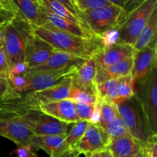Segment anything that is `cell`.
Listing matches in <instances>:
<instances>
[{
    "instance_id": "ba28073f",
    "label": "cell",
    "mask_w": 157,
    "mask_h": 157,
    "mask_svg": "<svg viewBox=\"0 0 157 157\" xmlns=\"http://www.w3.org/2000/svg\"><path fill=\"white\" fill-rule=\"evenodd\" d=\"M79 68L71 67L58 71L25 74L28 79V84L25 93L40 91L61 84L67 79L73 78Z\"/></svg>"
},
{
    "instance_id": "d4e9b609",
    "label": "cell",
    "mask_w": 157,
    "mask_h": 157,
    "mask_svg": "<svg viewBox=\"0 0 157 157\" xmlns=\"http://www.w3.org/2000/svg\"><path fill=\"white\" fill-rule=\"evenodd\" d=\"M97 94L98 101H107L117 105L118 95L117 80L111 79L102 84H97Z\"/></svg>"
},
{
    "instance_id": "8d00e7d4",
    "label": "cell",
    "mask_w": 157,
    "mask_h": 157,
    "mask_svg": "<svg viewBox=\"0 0 157 157\" xmlns=\"http://www.w3.org/2000/svg\"><path fill=\"white\" fill-rule=\"evenodd\" d=\"M9 69L8 65L7 59H6V55L5 53L4 48H0V74L2 75H6L8 76Z\"/></svg>"
},
{
    "instance_id": "f35d334b",
    "label": "cell",
    "mask_w": 157,
    "mask_h": 157,
    "mask_svg": "<svg viewBox=\"0 0 157 157\" xmlns=\"http://www.w3.org/2000/svg\"><path fill=\"white\" fill-rule=\"evenodd\" d=\"M100 121H101V103L98 101L97 104H95L94 110L92 113L89 122L91 123V124L100 125Z\"/></svg>"
},
{
    "instance_id": "8992f818",
    "label": "cell",
    "mask_w": 157,
    "mask_h": 157,
    "mask_svg": "<svg viewBox=\"0 0 157 157\" xmlns=\"http://www.w3.org/2000/svg\"><path fill=\"white\" fill-rule=\"evenodd\" d=\"M78 15L83 23L98 37L110 29H119L125 19L124 11L114 5L78 12Z\"/></svg>"
},
{
    "instance_id": "1f68e13d",
    "label": "cell",
    "mask_w": 157,
    "mask_h": 157,
    "mask_svg": "<svg viewBox=\"0 0 157 157\" xmlns=\"http://www.w3.org/2000/svg\"><path fill=\"white\" fill-rule=\"evenodd\" d=\"M75 113L80 121H90L92 113L94 110L95 104H85V103H74Z\"/></svg>"
},
{
    "instance_id": "4fadbf2b",
    "label": "cell",
    "mask_w": 157,
    "mask_h": 157,
    "mask_svg": "<svg viewBox=\"0 0 157 157\" xmlns=\"http://www.w3.org/2000/svg\"><path fill=\"white\" fill-rule=\"evenodd\" d=\"M88 59L87 58L75 56L61 51H56L45 63L37 67L27 69L25 74L58 71L71 67L79 68Z\"/></svg>"
},
{
    "instance_id": "277c9868",
    "label": "cell",
    "mask_w": 157,
    "mask_h": 157,
    "mask_svg": "<svg viewBox=\"0 0 157 157\" xmlns=\"http://www.w3.org/2000/svg\"><path fill=\"white\" fill-rule=\"evenodd\" d=\"M135 97L138 100L150 136L157 134V71L156 67L146 78L136 81Z\"/></svg>"
},
{
    "instance_id": "7402d4cb",
    "label": "cell",
    "mask_w": 157,
    "mask_h": 157,
    "mask_svg": "<svg viewBox=\"0 0 157 157\" xmlns=\"http://www.w3.org/2000/svg\"><path fill=\"white\" fill-rule=\"evenodd\" d=\"M144 146L133 138L130 133L115 140L107 147L113 157H127L143 150Z\"/></svg>"
},
{
    "instance_id": "60d3db41",
    "label": "cell",
    "mask_w": 157,
    "mask_h": 157,
    "mask_svg": "<svg viewBox=\"0 0 157 157\" xmlns=\"http://www.w3.org/2000/svg\"><path fill=\"white\" fill-rule=\"evenodd\" d=\"M4 31L5 26H0V48H2L4 44Z\"/></svg>"
},
{
    "instance_id": "e575fe53",
    "label": "cell",
    "mask_w": 157,
    "mask_h": 157,
    "mask_svg": "<svg viewBox=\"0 0 157 157\" xmlns=\"http://www.w3.org/2000/svg\"><path fill=\"white\" fill-rule=\"evenodd\" d=\"M18 157H37L38 152L34 150L31 145H25L18 147L15 151Z\"/></svg>"
},
{
    "instance_id": "7bdbcfd3",
    "label": "cell",
    "mask_w": 157,
    "mask_h": 157,
    "mask_svg": "<svg viewBox=\"0 0 157 157\" xmlns=\"http://www.w3.org/2000/svg\"><path fill=\"white\" fill-rule=\"evenodd\" d=\"M127 157H147V156H146L145 153H144V149H143L142 151L140 152V153H136V154H135V155H133V156H127Z\"/></svg>"
},
{
    "instance_id": "2e32d148",
    "label": "cell",
    "mask_w": 157,
    "mask_h": 157,
    "mask_svg": "<svg viewBox=\"0 0 157 157\" xmlns=\"http://www.w3.org/2000/svg\"><path fill=\"white\" fill-rule=\"evenodd\" d=\"M68 124L61 122L49 115L40 112L32 127V133L35 136H66Z\"/></svg>"
},
{
    "instance_id": "8fae6325",
    "label": "cell",
    "mask_w": 157,
    "mask_h": 157,
    "mask_svg": "<svg viewBox=\"0 0 157 157\" xmlns=\"http://www.w3.org/2000/svg\"><path fill=\"white\" fill-rule=\"evenodd\" d=\"M156 43L133 52V67L130 76L135 82L146 78L156 67Z\"/></svg>"
},
{
    "instance_id": "ab89813d",
    "label": "cell",
    "mask_w": 157,
    "mask_h": 157,
    "mask_svg": "<svg viewBox=\"0 0 157 157\" xmlns=\"http://www.w3.org/2000/svg\"><path fill=\"white\" fill-rule=\"evenodd\" d=\"M27 69L28 67L27 66H26L25 63H18V64H15L14 66H12V67L9 69V73L16 75H25L26 71H27Z\"/></svg>"
},
{
    "instance_id": "4dcf8cb0",
    "label": "cell",
    "mask_w": 157,
    "mask_h": 157,
    "mask_svg": "<svg viewBox=\"0 0 157 157\" xmlns=\"http://www.w3.org/2000/svg\"><path fill=\"white\" fill-rule=\"evenodd\" d=\"M77 13L112 6L110 0H72Z\"/></svg>"
},
{
    "instance_id": "4316f807",
    "label": "cell",
    "mask_w": 157,
    "mask_h": 157,
    "mask_svg": "<svg viewBox=\"0 0 157 157\" xmlns=\"http://www.w3.org/2000/svg\"><path fill=\"white\" fill-rule=\"evenodd\" d=\"M88 124V121H79L78 122L75 123L71 130L66 135L65 138H64V141L65 145L75 153H76L75 147H76L77 144H78L80 140L82 138L84 133H85V130L87 129Z\"/></svg>"
},
{
    "instance_id": "9a60e30c",
    "label": "cell",
    "mask_w": 157,
    "mask_h": 157,
    "mask_svg": "<svg viewBox=\"0 0 157 157\" xmlns=\"http://www.w3.org/2000/svg\"><path fill=\"white\" fill-rule=\"evenodd\" d=\"M44 9L46 20V23L44 26H50V27L54 28V29H57V30L62 31V32H67V33L71 34V35H75L77 37H80V38H87V39L99 38V37L97 36L95 34H94L86 26L80 24H77V23L73 22V21H69V20L65 19V18L58 16V15H55V14L51 13L50 12L46 10L44 8Z\"/></svg>"
},
{
    "instance_id": "d6a6232c",
    "label": "cell",
    "mask_w": 157,
    "mask_h": 157,
    "mask_svg": "<svg viewBox=\"0 0 157 157\" xmlns=\"http://www.w3.org/2000/svg\"><path fill=\"white\" fill-rule=\"evenodd\" d=\"M103 48H107L118 42L119 39V29L113 28L104 32L99 37Z\"/></svg>"
},
{
    "instance_id": "836d02e7",
    "label": "cell",
    "mask_w": 157,
    "mask_h": 157,
    "mask_svg": "<svg viewBox=\"0 0 157 157\" xmlns=\"http://www.w3.org/2000/svg\"><path fill=\"white\" fill-rule=\"evenodd\" d=\"M8 79L11 87L19 93H25L28 84V79L25 75H12L8 74Z\"/></svg>"
},
{
    "instance_id": "b9f144b4",
    "label": "cell",
    "mask_w": 157,
    "mask_h": 157,
    "mask_svg": "<svg viewBox=\"0 0 157 157\" xmlns=\"http://www.w3.org/2000/svg\"><path fill=\"white\" fill-rule=\"evenodd\" d=\"M100 157H113L108 150H105L100 153Z\"/></svg>"
},
{
    "instance_id": "9c48e42d",
    "label": "cell",
    "mask_w": 157,
    "mask_h": 157,
    "mask_svg": "<svg viewBox=\"0 0 157 157\" xmlns=\"http://www.w3.org/2000/svg\"><path fill=\"white\" fill-rule=\"evenodd\" d=\"M108 145L107 132L101 125L89 122L85 133L75 147V151L78 154L90 157L107 150Z\"/></svg>"
},
{
    "instance_id": "ee69618b",
    "label": "cell",
    "mask_w": 157,
    "mask_h": 157,
    "mask_svg": "<svg viewBox=\"0 0 157 157\" xmlns=\"http://www.w3.org/2000/svg\"><path fill=\"white\" fill-rule=\"evenodd\" d=\"M90 157H100V153H95V154H94L93 156Z\"/></svg>"
},
{
    "instance_id": "6da1fadb",
    "label": "cell",
    "mask_w": 157,
    "mask_h": 157,
    "mask_svg": "<svg viewBox=\"0 0 157 157\" xmlns=\"http://www.w3.org/2000/svg\"><path fill=\"white\" fill-rule=\"evenodd\" d=\"M41 112L30 93H19L12 87L0 98V136L18 147L29 145L32 127Z\"/></svg>"
},
{
    "instance_id": "ffe728a7",
    "label": "cell",
    "mask_w": 157,
    "mask_h": 157,
    "mask_svg": "<svg viewBox=\"0 0 157 157\" xmlns=\"http://www.w3.org/2000/svg\"><path fill=\"white\" fill-rule=\"evenodd\" d=\"M97 73L96 61L94 58H89L82 66L80 67L76 75L72 78V84L78 88L97 94V84L95 81Z\"/></svg>"
},
{
    "instance_id": "cb8c5ba5",
    "label": "cell",
    "mask_w": 157,
    "mask_h": 157,
    "mask_svg": "<svg viewBox=\"0 0 157 157\" xmlns=\"http://www.w3.org/2000/svg\"><path fill=\"white\" fill-rule=\"evenodd\" d=\"M39 1L41 6L46 10L50 12L51 13L55 14V15H58V16L65 18V19L69 20V21H73V22L77 23V24H80L86 26L79 17L77 16L76 15L73 14L72 12H71L69 10H67L64 6H63L59 2V1H57V0H39Z\"/></svg>"
},
{
    "instance_id": "5b68a950",
    "label": "cell",
    "mask_w": 157,
    "mask_h": 157,
    "mask_svg": "<svg viewBox=\"0 0 157 157\" xmlns=\"http://www.w3.org/2000/svg\"><path fill=\"white\" fill-rule=\"evenodd\" d=\"M156 9L157 0H144L137 8L127 15L119 27L117 43L133 46Z\"/></svg>"
},
{
    "instance_id": "30bf717a",
    "label": "cell",
    "mask_w": 157,
    "mask_h": 157,
    "mask_svg": "<svg viewBox=\"0 0 157 157\" xmlns=\"http://www.w3.org/2000/svg\"><path fill=\"white\" fill-rule=\"evenodd\" d=\"M56 51L58 50L35 35L32 31L25 44V63L28 69L45 63Z\"/></svg>"
},
{
    "instance_id": "7c38bea8",
    "label": "cell",
    "mask_w": 157,
    "mask_h": 157,
    "mask_svg": "<svg viewBox=\"0 0 157 157\" xmlns=\"http://www.w3.org/2000/svg\"><path fill=\"white\" fill-rule=\"evenodd\" d=\"M66 136H32L29 145L37 152L42 150L49 157H73L79 155L74 152L64 144Z\"/></svg>"
},
{
    "instance_id": "7a4b0ae2",
    "label": "cell",
    "mask_w": 157,
    "mask_h": 157,
    "mask_svg": "<svg viewBox=\"0 0 157 157\" xmlns=\"http://www.w3.org/2000/svg\"><path fill=\"white\" fill-rule=\"evenodd\" d=\"M33 32L58 51L87 59L94 58L103 49L99 38H80L48 25L33 28Z\"/></svg>"
},
{
    "instance_id": "3957f363",
    "label": "cell",
    "mask_w": 157,
    "mask_h": 157,
    "mask_svg": "<svg viewBox=\"0 0 157 157\" xmlns=\"http://www.w3.org/2000/svg\"><path fill=\"white\" fill-rule=\"evenodd\" d=\"M33 27L18 17L5 26L4 48L9 69L18 63L25 62V44Z\"/></svg>"
},
{
    "instance_id": "484cf974",
    "label": "cell",
    "mask_w": 157,
    "mask_h": 157,
    "mask_svg": "<svg viewBox=\"0 0 157 157\" xmlns=\"http://www.w3.org/2000/svg\"><path fill=\"white\" fill-rule=\"evenodd\" d=\"M117 87L118 104L123 101L131 99L135 97L136 82L133 81L130 75L117 80Z\"/></svg>"
},
{
    "instance_id": "f546056e",
    "label": "cell",
    "mask_w": 157,
    "mask_h": 157,
    "mask_svg": "<svg viewBox=\"0 0 157 157\" xmlns=\"http://www.w3.org/2000/svg\"><path fill=\"white\" fill-rule=\"evenodd\" d=\"M68 100L74 103H85V104H96L98 98L96 94L87 90L78 88L72 84L70 90Z\"/></svg>"
},
{
    "instance_id": "5bb4252c",
    "label": "cell",
    "mask_w": 157,
    "mask_h": 157,
    "mask_svg": "<svg viewBox=\"0 0 157 157\" xmlns=\"http://www.w3.org/2000/svg\"><path fill=\"white\" fill-rule=\"evenodd\" d=\"M15 6V15L35 27H43L45 25L44 9L39 0H12Z\"/></svg>"
},
{
    "instance_id": "52a82bcc",
    "label": "cell",
    "mask_w": 157,
    "mask_h": 157,
    "mask_svg": "<svg viewBox=\"0 0 157 157\" xmlns=\"http://www.w3.org/2000/svg\"><path fill=\"white\" fill-rule=\"evenodd\" d=\"M118 113L124 121L129 133L133 138L145 146L150 137V133L144 124L137 106L133 104V99H129L117 105Z\"/></svg>"
},
{
    "instance_id": "d590c367",
    "label": "cell",
    "mask_w": 157,
    "mask_h": 157,
    "mask_svg": "<svg viewBox=\"0 0 157 157\" xmlns=\"http://www.w3.org/2000/svg\"><path fill=\"white\" fill-rule=\"evenodd\" d=\"M15 17L16 15L13 11L0 8V26H6L11 23Z\"/></svg>"
},
{
    "instance_id": "83f0119b",
    "label": "cell",
    "mask_w": 157,
    "mask_h": 157,
    "mask_svg": "<svg viewBox=\"0 0 157 157\" xmlns=\"http://www.w3.org/2000/svg\"><path fill=\"white\" fill-rule=\"evenodd\" d=\"M106 132H107V137H108L109 145L112 142H113L115 140L121 137L127 133H129L128 130H127L124 121L118 113L115 119L108 126V127L106 130Z\"/></svg>"
},
{
    "instance_id": "74e56055",
    "label": "cell",
    "mask_w": 157,
    "mask_h": 157,
    "mask_svg": "<svg viewBox=\"0 0 157 157\" xmlns=\"http://www.w3.org/2000/svg\"><path fill=\"white\" fill-rule=\"evenodd\" d=\"M10 87L11 85L9 84L7 75L0 74V98L4 96L9 91Z\"/></svg>"
},
{
    "instance_id": "e0dca14e",
    "label": "cell",
    "mask_w": 157,
    "mask_h": 157,
    "mask_svg": "<svg viewBox=\"0 0 157 157\" xmlns=\"http://www.w3.org/2000/svg\"><path fill=\"white\" fill-rule=\"evenodd\" d=\"M39 108L42 113L67 124H75L80 121L75 113L74 102L70 100L41 104Z\"/></svg>"
},
{
    "instance_id": "603a6c76",
    "label": "cell",
    "mask_w": 157,
    "mask_h": 157,
    "mask_svg": "<svg viewBox=\"0 0 157 157\" xmlns=\"http://www.w3.org/2000/svg\"><path fill=\"white\" fill-rule=\"evenodd\" d=\"M157 32V9L150 16L148 22L139 35L133 44V52L142 50L148 46L156 43Z\"/></svg>"
},
{
    "instance_id": "f6af8a7d",
    "label": "cell",
    "mask_w": 157,
    "mask_h": 157,
    "mask_svg": "<svg viewBox=\"0 0 157 157\" xmlns=\"http://www.w3.org/2000/svg\"><path fill=\"white\" fill-rule=\"evenodd\" d=\"M73 157H80V156H79V155H76V156H73Z\"/></svg>"
},
{
    "instance_id": "f1b7e54d",
    "label": "cell",
    "mask_w": 157,
    "mask_h": 157,
    "mask_svg": "<svg viewBox=\"0 0 157 157\" xmlns=\"http://www.w3.org/2000/svg\"><path fill=\"white\" fill-rule=\"evenodd\" d=\"M101 121L100 125L106 131L108 126L115 119L117 114L116 104L107 101H101Z\"/></svg>"
},
{
    "instance_id": "d6986e66",
    "label": "cell",
    "mask_w": 157,
    "mask_h": 157,
    "mask_svg": "<svg viewBox=\"0 0 157 157\" xmlns=\"http://www.w3.org/2000/svg\"><path fill=\"white\" fill-rule=\"evenodd\" d=\"M72 86V78H69L62 83L51 87L45 90L30 93L32 99L38 104H44L55 101L68 100L71 87Z\"/></svg>"
},
{
    "instance_id": "ac0fdd59",
    "label": "cell",
    "mask_w": 157,
    "mask_h": 157,
    "mask_svg": "<svg viewBox=\"0 0 157 157\" xmlns=\"http://www.w3.org/2000/svg\"><path fill=\"white\" fill-rule=\"evenodd\" d=\"M133 49L131 45L117 43L107 48H103L94 57L97 69L104 68L126 58L132 57Z\"/></svg>"
},
{
    "instance_id": "44dd1931",
    "label": "cell",
    "mask_w": 157,
    "mask_h": 157,
    "mask_svg": "<svg viewBox=\"0 0 157 157\" xmlns=\"http://www.w3.org/2000/svg\"><path fill=\"white\" fill-rule=\"evenodd\" d=\"M133 67V56L126 58L104 68L97 69L96 84H102L109 80H117L130 75Z\"/></svg>"
}]
</instances>
